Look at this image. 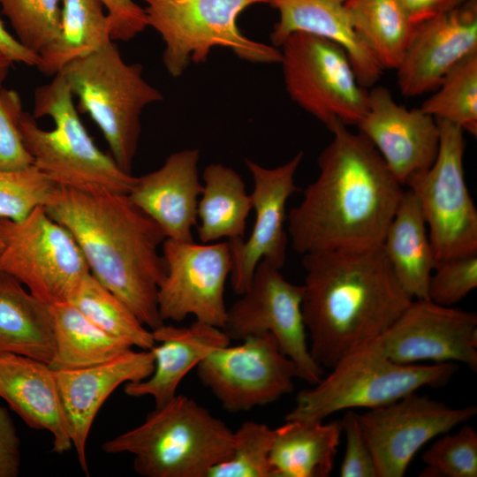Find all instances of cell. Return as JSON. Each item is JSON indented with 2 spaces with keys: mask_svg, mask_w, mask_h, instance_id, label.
Segmentation results:
<instances>
[{
  "mask_svg": "<svg viewBox=\"0 0 477 477\" xmlns=\"http://www.w3.org/2000/svg\"><path fill=\"white\" fill-rule=\"evenodd\" d=\"M337 123L317 158L319 175L286 216L299 254L381 246L405 189L374 145Z\"/></svg>",
  "mask_w": 477,
  "mask_h": 477,
  "instance_id": "obj_1",
  "label": "cell"
},
{
  "mask_svg": "<svg viewBox=\"0 0 477 477\" xmlns=\"http://www.w3.org/2000/svg\"><path fill=\"white\" fill-rule=\"evenodd\" d=\"M302 264L309 350L322 367L376 339L413 299L381 246L307 254Z\"/></svg>",
  "mask_w": 477,
  "mask_h": 477,
  "instance_id": "obj_2",
  "label": "cell"
},
{
  "mask_svg": "<svg viewBox=\"0 0 477 477\" xmlns=\"http://www.w3.org/2000/svg\"><path fill=\"white\" fill-rule=\"evenodd\" d=\"M78 243L91 275L145 325L164 322L158 289L166 275L159 247L165 235L127 194L87 193L57 186L44 206Z\"/></svg>",
  "mask_w": 477,
  "mask_h": 477,
  "instance_id": "obj_3",
  "label": "cell"
},
{
  "mask_svg": "<svg viewBox=\"0 0 477 477\" xmlns=\"http://www.w3.org/2000/svg\"><path fill=\"white\" fill-rule=\"evenodd\" d=\"M33 164L58 186L87 193L128 194L136 177L103 153L87 132L60 72L36 88L34 112L19 120Z\"/></svg>",
  "mask_w": 477,
  "mask_h": 477,
  "instance_id": "obj_4",
  "label": "cell"
},
{
  "mask_svg": "<svg viewBox=\"0 0 477 477\" xmlns=\"http://www.w3.org/2000/svg\"><path fill=\"white\" fill-rule=\"evenodd\" d=\"M233 431L186 395L155 407L138 427L102 443L108 454L130 453L144 477H208L229 458Z\"/></svg>",
  "mask_w": 477,
  "mask_h": 477,
  "instance_id": "obj_5",
  "label": "cell"
},
{
  "mask_svg": "<svg viewBox=\"0 0 477 477\" xmlns=\"http://www.w3.org/2000/svg\"><path fill=\"white\" fill-rule=\"evenodd\" d=\"M458 367L455 362L396 363L369 343L344 356L313 388L300 390L285 420H324L343 410L381 407L423 387L445 386Z\"/></svg>",
  "mask_w": 477,
  "mask_h": 477,
  "instance_id": "obj_6",
  "label": "cell"
},
{
  "mask_svg": "<svg viewBox=\"0 0 477 477\" xmlns=\"http://www.w3.org/2000/svg\"><path fill=\"white\" fill-rule=\"evenodd\" d=\"M140 64H128L113 42L76 59L61 72L79 100V108L98 125L110 155L131 173L141 132L143 110L163 99L143 78Z\"/></svg>",
  "mask_w": 477,
  "mask_h": 477,
  "instance_id": "obj_7",
  "label": "cell"
},
{
  "mask_svg": "<svg viewBox=\"0 0 477 477\" xmlns=\"http://www.w3.org/2000/svg\"><path fill=\"white\" fill-rule=\"evenodd\" d=\"M148 26L164 42L163 63L172 77L192 64L203 63L215 48L259 64L280 63L281 50L247 37L237 19L248 7L265 0H142Z\"/></svg>",
  "mask_w": 477,
  "mask_h": 477,
  "instance_id": "obj_8",
  "label": "cell"
},
{
  "mask_svg": "<svg viewBox=\"0 0 477 477\" xmlns=\"http://www.w3.org/2000/svg\"><path fill=\"white\" fill-rule=\"evenodd\" d=\"M284 85L292 100L329 130L357 125L367 109L368 90L360 82L344 49L304 32L280 47Z\"/></svg>",
  "mask_w": 477,
  "mask_h": 477,
  "instance_id": "obj_9",
  "label": "cell"
},
{
  "mask_svg": "<svg viewBox=\"0 0 477 477\" xmlns=\"http://www.w3.org/2000/svg\"><path fill=\"white\" fill-rule=\"evenodd\" d=\"M0 271L20 282L47 305L67 302L90 273L72 233L44 206L20 221L0 218Z\"/></svg>",
  "mask_w": 477,
  "mask_h": 477,
  "instance_id": "obj_10",
  "label": "cell"
},
{
  "mask_svg": "<svg viewBox=\"0 0 477 477\" xmlns=\"http://www.w3.org/2000/svg\"><path fill=\"white\" fill-rule=\"evenodd\" d=\"M440 131L435 162L411 176L405 186L416 196L435 259L477 253V209L464 171V130L435 119Z\"/></svg>",
  "mask_w": 477,
  "mask_h": 477,
  "instance_id": "obj_11",
  "label": "cell"
},
{
  "mask_svg": "<svg viewBox=\"0 0 477 477\" xmlns=\"http://www.w3.org/2000/svg\"><path fill=\"white\" fill-rule=\"evenodd\" d=\"M281 269L261 260L250 284L227 308L223 330L230 339L270 333L296 365L299 378L314 385L323 367L311 355L302 313L303 285L287 281Z\"/></svg>",
  "mask_w": 477,
  "mask_h": 477,
  "instance_id": "obj_12",
  "label": "cell"
},
{
  "mask_svg": "<svg viewBox=\"0 0 477 477\" xmlns=\"http://www.w3.org/2000/svg\"><path fill=\"white\" fill-rule=\"evenodd\" d=\"M196 371L202 385L230 413L271 404L291 393L294 379L299 378L296 365L270 333L214 349Z\"/></svg>",
  "mask_w": 477,
  "mask_h": 477,
  "instance_id": "obj_13",
  "label": "cell"
},
{
  "mask_svg": "<svg viewBox=\"0 0 477 477\" xmlns=\"http://www.w3.org/2000/svg\"><path fill=\"white\" fill-rule=\"evenodd\" d=\"M166 275L158 289L163 322H181L187 315L223 329L227 307L225 284L232 269L228 240L196 244L165 238L162 245Z\"/></svg>",
  "mask_w": 477,
  "mask_h": 477,
  "instance_id": "obj_14",
  "label": "cell"
},
{
  "mask_svg": "<svg viewBox=\"0 0 477 477\" xmlns=\"http://www.w3.org/2000/svg\"><path fill=\"white\" fill-rule=\"evenodd\" d=\"M475 405L452 408L416 392L359 414L377 477H402L414 455L430 440L466 423Z\"/></svg>",
  "mask_w": 477,
  "mask_h": 477,
  "instance_id": "obj_15",
  "label": "cell"
},
{
  "mask_svg": "<svg viewBox=\"0 0 477 477\" xmlns=\"http://www.w3.org/2000/svg\"><path fill=\"white\" fill-rule=\"evenodd\" d=\"M371 343L396 363L460 362L476 371L477 314L429 299H413Z\"/></svg>",
  "mask_w": 477,
  "mask_h": 477,
  "instance_id": "obj_16",
  "label": "cell"
},
{
  "mask_svg": "<svg viewBox=\"0 0 477 477\" xmlns=\"http://www.w3.org/2000/svg\"><path fill=\"white\" fill-rule=\"evenodd\" d=\"M303 155L300 151L285 163L275 168H265L253 160H245L254 181L250 196L255 220L246 240H228L232 259L231 281L238 295L246 291L261 260L278 269L284 265L289 240L284 229L286 203L299 191L294 177Z\"/></svg>",
  "mask_w": 477,
  "mask_h": 477,
  "instance_id": "obj_17",
  "label": "cell"
},
{
  "mask_svg": "<svg viewBox=\"0 0 477 477\" xmlns=\"http://www.w3.org/2000/svg\"><path fill=\"white\" fill-rule=\"evenodd\" d=\"M477 52V0L442 11L415 26L397 68L405 96H417L437 88L446 74Z\"/></svg>",
  "mask_w": 477,
  "mask_h": 477,
  "instance_id": "obj_18",
  "label": "cell"
},
{
  "mask_svg": "<svg viewBox=\"0 0 477 477\" xmlns=\"http://www.w3.org/2000/svg\"><path fill=\"white\" fill-rule=\"evenodd\" d=\"M356 126L403 186L436 158L440 131L435 118L420 108L409 110L397 103L384 87L368 90L367 112Z\"/></svg>",
  "mask_w": 477,
  "mask_h": 477,
  "instance_id": "obj_19",
  "label": "cell"
},
{
  "mask_svg": "<svg viewBox=\"0 0 477 477\" xmlns=\"http://www.w3.org/2000/svg\"><path fill=\"white\" fill-rule=\"evenodd\" d=\"M154 366L150 350L129 349L103 363L55 371L72 444L87 474V443L100 408L119 385L148 378Z\"/></svg>",
  "mask_w": 477,
  "mask_h": 477,
  "instance_id": "obj_20",
  "label": "cell"
},
{
  "mask_svg": "<svg viewBox=\"0 0 477 477\" xmlns=\"http://www.w3.org/2000/svg\"><path fill=\"white\" fill-rule=\"evenodd\" d=\"M200 151L170 154L157 170L136 177L129 199L162 229L166 238L193 241L197 208L203 186L199 178Z\"/></svg>",
  "mask_w": 477,
  "mask_h": 477,
  "instance_id": "obj_21",
  "label": "cell"
},
{
  "mask_svg": "<svg viewBox=\"0 0 477 477\" xmlns=\"http://www.w3.org/2000/svg\"><path fill=\"white\" fill-rule=\"evenodd\" d=\"M0 398L31 428L52 436V450H71L64 411L55 371L48 363L19 354L0 353Z\"/></svg>",
  "mask_w": 477,
  "mask_h": 477,
  "instance_id": "obj_22",
  "label": "cell"
},
{
  "mask_svg": "<svg viewBox=\"0 0 477 477\" xmlns=\"http://www.w3.org/2000/svg\"><path fill=\"white\" fill-rule=\"evenodd\" d=\"M276 9L278 21L270 34V42L281 47L295 32H304L331 41L346 52L359 82L372 87L383 69L356 32L343 3L335 0H265Z\"/></svg>",
  "mask_w": 477,
  "mask_h": 477,
  "instance_id": "obj_23",
  "label": "cell"
},
{
  "mask_svg": "<svg viewBox=\"0 0 477 477\" xmlns=\"http://www.w3.org/2000/svg\"><path fill=\"white\" fill-rule=\"evenodd\" d=\"M151 331L155 341L150 349L154 370L144 380L125 383L124 390L133 398H153L155 407L170 401L186 374L211 351L231 341L221 328L197 320L188 327L163 323Z\"/></svg>",
  "mask_w": 477,
  "mask_h": 477,
  "instance_id": "obj_24",
  "label": "cell"
},
{
  "mask_svg": "<svg viewBox=\"0 0 477 477\" xmlns=\"http://www.w3.org/2000/svg\"><path fill=\"white\" fill-rule=\"evenodd\" d=\"M381 246L405 291L413 299H428L436 259L420 206L411 190L404 191Z\"/></svg>",
  "mask_w": 477,
  "mask_h": 477,
  "instance_id": "obj_25",
  "label": "cell"
},
{
  "mask_svg": "<svg viewBox=\"0 0 477 477\" xmlns=\"http://www.w3.org/2000/svg\"><path fill=\"white\" fill-rule=\"evenodd\" d=\"M54 343L50 306L16 278L0 271V353L27 356L49 364Z\"/></svg>",
  "mask_w": 477,
  "mask_h": 477,
  "instance_id": "obj_26",
  "label": "cell"
},
{
  "mask_svg": "<svg viewBox=\"0 0 477 477\" xmlns=\"http://www.w3.org/2000/svg\"><path fill=\"white\" fill-rule=\"evenodd\" d=\"M285 420L274 429L269 452L274 477L329 476L340 443V420Z\"/></svg>",
  "mask_w": 477,
  "mask_h": 477,
  "instance_id": "obj_27",
  "label": "cell"
},
{
  "mask_svg": "<svg viewBox=\"0 0 477 477\" xmlns=\"http://www.w3.org/2000/svg\"><path fill=\"white\" fill-rule=\"evenodd\" d=\"M202 178L195 227L200 241L207 244L221 238H244L253 205L241 177L218 163L206 166Z\"/></svg>",
  "mask_w": 477,
  "mask_h": 477,
  "instance_id": "obj_28",
  "label": "cell"
},
{
  "mask_svg": "<svg viewBox=\"0 0 477 477\" xmlns=\"http://www.w3.org/2000/svg\"><path fill=\"white\" fill-rule=\"evenodd\" d=\"M61 4L58 34L41 51L36 65L49 77L113 42L110 21L102 0H62Z\"/></svg>",
  "mask_w": 477,
  "mask_h": 477,
  "instance_id": "obj_29",
  "label": "cell"
},
{
  "mask_svg": "<svg viewBox=\"0 0 477 477\" xmlns=\"http://www.w3.org/2000/svg\"><path fill=\"white\" fill-rule=\"evenodd\" d=\"M50 310L55 343L49 365L54 371L97 365L132 349L103 332L69 302L51 305Z\"/></svg>",
  "mask_w": 477,
  "mask_h": 477,
  "instance_id": "obj_30",
  "label": "cell"
},
{
  "mask_svg": "<svg viewBox=\"0 0 477 477\" xmlns=\"http://www.w3.org/2000/svg\"><path fill=\"white\" fill-rule=\"evenodd\" d=\"M353 26L382 68L397 70L415 26L399 0H344Z\"/></svg>",
  "mask_w": 477,
  "mask_h": 477,
  "instance_id": "obj_31",
  "label": "cell"
},
{
  "mask_svg": "<svg viewBox=\"0 0 477 477\" xmlns=\"http://www.w3.org/2000/svg\"><path fill=\"white\" fill-rule=\"evenodd\" d=\"M67 302L103 332L131 348L150 350L155 344L152 331L91 273L81 280Z\"/></svg>",
  "mask_w": 477,
  "mask_h": 477,
  "instance_id": "obj_32",
  "label": "cell"
},
{
  "mask_svg": "<svg viewBox=\"0 0 477 477\" xmlns=\"http://www.w3.org/2000/svg\"><path fill=\"white\" fill-rule=\"evenodd\" d=\"M420 109L435 119L477 135V52L470 55L443 79Z\"/></svg>",
  "mask_w": 477,
  "mask_h": 477,
  "instance_id": "obj_33",
  "label": "cell"
},
{
  "mask_svg": "<svg viewBox=\"0 0 477 477\" xmlns=\"http://www.w3.org/2000/svg\"><path fill=\"white\" fill-rule=\"evenodd\" d=\"M274 429L264 423L244 421L233 431L231 456L215 466L208 477H274L269 452Z\"/></svg>",
  "mask_w": 477,
  "mask_h": 477,
  "instance_id": "obj_34",
  "label": "cell"
},
{
  "mask_svg": "<svg viewBox=\"0 0 477 477\" xmlns=\"http://www.w3.org/2000/svg\"><path fill=\"white\" fill-rule=\"evenodd\" d=\"M62 0H0L17 40L39 55L58 34Z\"/></svg>",
  "mask_w": 477,
  "mask_h": 477,
  "instance_id": "obj_35",
  "label": "cell"
},
{
  "mask_svg": "<svg viewBox=\"0 0 477 477\" xmlns=\"http://www.w3.org/2000/svg\"><path fill=\"white\" fill-rule=\"evenodd\" d=\"M57 186L34 164L18 170L0 168V218L23 220L45 206Z\"/></svg>",
  "mask_w": 477,
  "mask_h": 477,
  "instance_id": "obj_36",
  "label": "cell"
},
{
  "mask_svg": "<svg viewBox=\"0 0 477 477\" xmlns=\"http://www.w3.org/2000/svg\"><path fill=\"white\" fill-rule=\"evenodd\" d=\"M423 477H476L477 433L464 425L453 435L437 439L422 455Z\"/></svg>",
  "mask_w": 477,
  "mask_h": 477,
  "instance_id": "obj_37",
  "label": "cell"
},
{
  "mask_svg": "<svg viewBox=\"0 0 477 477\" xmlns=\"http://www.w3.org/2000/svg\"><path fill=\"white\" fill-rule=\"evenodd\" d=\"M477 287V253L436 261L431 273L428 298L452 307Z\"/></svg>",
  "mask_w": 477,
  "mask_h": 477,
  "instance_id": "obj_38",
  "label": "cell"
},
{
  "mask_svg": "<svg viewBox=\"0 0 477 477\" xmlns=\"http://www.w3.org/2000/svg\"><path fill=\"white\" fill-rule=\"evenodd\" d=\"M19 95L13 89L0 87V168L18 170L33 165L20 132L23 115Z\"/></svg>",
  "mask_w": 477,
  "mask_h": 477,
  "instance_id": "obj_39",
  "label": "cell"
},
{
  "mask_svg": "<svg viewBox=\"0 0 477 477\" xmlns=\"http://www.w3.org/2000/svg\"><path fill=\"white\" fill-rule=\"evenodd\" d=\"M345 448L339 469L341 477H377L374 457L363 432L359 413L346 410L340 420Z\"/></svg>",
  "mask_w": 477,
  "mask_h": 477,
  "instance_id": "obj_40",
  "label": "cell"
},
{
  "mask_svg": "<svg viewBox=\"0 0 477 477\" xmlns=\"http://www.w3.org/2000/svg\"><path fill=\"white\" fill-rule=\"evenodd\" d=\"M111 25L112 41L127 42L148 26L143 7L133 0H102Z\"/></svg>",
  "mask_w": 477,
  "mask_h": 477,
  "instance_id": "obj_41",
  "label": "cell"
},
{
  "mask_svg": "<svg viewBox=\"0 0 477 477\" xmlns=\"http://www.w3.org/2000/svg\"><path fill=\"white\" fill-rule=\"evenodd\" d=\"M21 466L20 440L8 410L0 405V477H17Z\"/></svg>",
  "mask_w": 477,
  "mask_h": 477,
  "instance_id": "obj_42",
  "label": "cell"
},
{
  "mask_svg": "<svg viewBox=\"0 0 477 477\" xmlns=\"http://www.w3.org/2000/svg\"><path fill=\"white\" fill-rule=\"evenodd\" d=\"M0 51L11 62L35 66L39 55L25 48L17 38L13 37L4 27L0 19Z\"/></svg>",
  "mask_w": 477,
  "mask_h": 477,
  "instance_id": "obj_43",
  "label": "cell"
},
{
  "mask_svg": "<svg viewBox=\"0 0 477 477\" xmlns=\"http://www.w3.org/2000/svg\"><path fill=\"white\" fill-rule=\"evenodd\" d=\"M411 22L416 26L451 9L450 0H399Z\"/></svg>",
  "mask_w": 477,
  "mask_h": 477,
  "instance_id": "obj_44",
  "label": "cell"
},
{
  "mask_svg": "<svg viewBox=\"0 0 477 477\" xmlns=\"http://www.w3.org/2000/svg\"><path fill=\"white\" fill-rule=\"evenodd\" d=\"M12 63L0 51V87L6 79Z\"/></svg>",
  "mask_w": 477,
  "mask_h": 477,
  "instance_id": "obj_45",
  "label": "cell"
},
{
  "mask_svg": "<svg viewBox=\"0 0 477 477\" xmlns=\"http://www.w3.org/2000/svg\"><path fill=\"white\" fill-rule=\"evenodd\" d=\"M467 1H469V0H450V7L453 8V7L459 6V5L466 3Z\"/></svg>",
  "mask_w": 477,
  "mask_h": 477,
  "instance_id": "obj_46",
  "label": "cell"
},
{
  "mask_svg": "<svg viewBox=\"0 0 477 477\" xmlns=\"http://www.w3.org/2000/svg\"><path fill=\"white\" fill-rule=\"evenodd\" d=\"M3 248H4V240L0 236V252L3 250Z\"/></svg>",
  "mask_w": 477,
  "mask_h": 477,
  "instance_id": "obj_47",
  "label": "cell"
},
{
  "mask_svg": "<svg viewBox=\"0 0 477 477\" xmlns=\"http://www.w3.org/2000/svg\"><path fill=\"white\" fill-rule=\"evenodd\" d=\"M335 1H337L338 3H344V0H335Z\"/></svg>",
  "mask_w": 477,
  "mask_h": 477,
  "instance_id": "obj_48",
  "label": "cell"
}]
</instances>
